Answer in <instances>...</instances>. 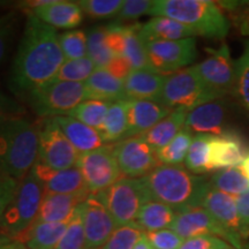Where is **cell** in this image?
I'll return each instance as SVG.
<instances>
[{
  "instance_id": "obj_37",
  "label": "cell",
  "mask_w": 249,
  "mask_h": 249,
  "mask_svg": "<svg viewBox=\"0 0 249 249\" xmlns=\"http://www.w3.org/2000/svg\"><path fill=\"white\" fill-rule=\"evenodd\" d=\"M95 71V64L89 57L65 60L54 79L66 82L85 83Z\"/></svg>"
},
{
  "instance_id": "obj_32",
  "label": "cell",
  "mask_w": 249,
  "mask_h": 249,
  "mask_svg": "<svg viewBox=\"0 0 249 249\" xmlns=\"http://www.w3.org/2000/svg\"><path fill=\"white\" fill-rule=\"evenodd\" d=\"M211 141H213V135H208V134L194 136L185 160L187 170L197 176H203L205 173L211 172Z\"/></svg>"
},
{
  "instance_id": "obj_45",
  "label": "cell",
  "mask_w": 249,
  "mask_h": 249,
  "mask_svg": "<svg viewBox=\"0 0 249 249\" xmlns=\"http://www.w3.org/2000/svg\"><path fill=\"white\" fill-rule=\"evenodd\" d=\"M144 234L154 249H179L185 241L181 236L171 229L145 232Z\"/></svg>"
},
{
  "instance_id": "obj_33",
  "label": "cell",
  "mask_w": 249,
  "mask_h": 249,
  "mask_svg": "<svg viewBox=\"0 0 249 249\" xmlns=\"http://www.w3.org/2000/svg\"><path fill=\"white\" fill-rule=\"evenodd\" d=\"M210 186L233 197L249 191V181L240 167H230L218 171L210 179Z\"/></svg>"
},
{
  "instance_id": "obj_18",
  "label": "cell",
  "mask_w": 249,
  "mask_h": 249,
  "mask_svg": "<svg viewBox=\"0 0 249 249\" xmlns=\"http://www.w3.org/2000/svg\"><path fill=\"white\" fill-rule=\"evenodd\" d=\"M172 112L160 103L149 101H129L127 99V128L126 139L142 136L156 126L160 120Z\"/></svg>"
},
{
  "instance_id": "obj_46",
  "label": "cell",
  "mask_w": 249,
  "mask_h": 249,
  "mask_svg": "<svg viewBox=\"0 0 249 249\" xmlns=\"http://www.w3.org/2000/svg\"><path fill=\"white\" fill-rule=\"evenodd\" d=\"M18 182H20L18 180L5 176V174L0 176V226H1L2 218L5 216L8 205L13 201Z\"/></svg>"
},
{
  "instance_id": "obj_29",
  "label": "cell",
  "mask_w": 249,
  "mask_h": 249,
  "mask_svg": "<svg viewBox=\"0 0 249 249\" xmlns=\"http://www.w3.org/2000/svg\"><path fill=\"white\" fill-rule=\"evenodd\" d=\"M177 214L178 213L169 205L151 200L141 208L135 224L144 233L171 229Z\"/></svg>"
},
{
  "instance_id": "obj_30",
  "label": "cell",
  "mask_w": 249,
  "mask_h": 249,
  "mask_svg": "<svg viewBox=\"0 0 249 249\" xmlns=\"http://www.w3.org/2000/svg\"><path fill=\"white\" fill-rule=\"evenodd\" d=\"M127 128V99L112 103L102 127L98 129L104 143L113 144L126 139Z\"/></svg>"
},
{
  "instance_id": "obj_7",
  "label": "cell",
  "mask_w": 249,
  "mask_h": 249,
  "mask_svg": "<svg viewBox=\"0 0 249 249\" xmlns=\"http://www.w3.org/2000/svg\"><path fill=\"white\" fill-rule=\"evenodd\" d=\"M31 108L37 116L55 118L67 116L77 105L87 101L85 83L52 80L27 95Z\"/></svg>"
},
{
  "instance_id": "obj_10",
  "label": "cell",
  "mask_w": 249,
  "mask_h": 249,
  "mask_svg": "<svg viewBox=\"0 0 249 249\" xmlns=\"http://www.w3.org/2000/svg\"><path fill=\"white\" fill-rule=\"evenodd\" d=\"M80 154L55 124L53 118L45 119L38 127L37 161L53 170H68L76 166Z\"/></svg>"
},
{
  "instance_id": "obj_52",
  "label": "cell",
  "mask_w": 249,
  "mask_h": 249,
  "mask_svg": "<svg viewBox=\"0 0 249 249\" xmlns=\"http://www.w3.org/2000/svg\"><path fill=\"white\" fill-rule=\"evenodd\" d=\"M133 249H154V247H152L150 242H149L145 234H143L141 238H140V240L136 242V245L134 246Z\"/></svg>"
},
{
  "instance_id": "obj_56",
  "label": "cell",
  "mask_w": 249,
  "mask_h": 249,
  "mask_svg": "<svg viewBox=\"0 0 249 249\" xmlns=\"http://www.w3.org/2000/svg\"><path fill=\"white\" fill-rule=\"evenodd\" d=\"M248 5H249V2H248Z\"/></svg>"
},
{
  "instance_id": "obj_13",
  "label": "cell",
  "mask_w": 249,
  "mask_h": 249,
  "mask_svg": "<svg viewBox=\"0 0 249 249\" xmlns=\"http://www.w3.org/2000/svg\"><path fill=\"white\" fill-rule=\"evenodd\" d=\"M114 152L124 178L141 179L160 165L156 150L143 136L118 142L114 144Z\"/></svg>"
},
{
  "instance_id": "obj_23",
  "label": "cell",
  "mask_w": 249,
  "mask_h": 249,
  "mask_svg": "<svg viewBox=\"0 0 249 249\" xmlns=\"http://www.w3.org/2000/svg\"><path fill=\"white\" fill-rule=\"evenodd\" d=\"M246 154L245 144L238 134L226 132L219 136H213L210 147L211 171L238 167Z\"/></svg>"
},
{
  "instance_id": "obj_5",
  "label": "cell",
  "mask_w": 249,
  "mask_h": 249,
  "mask_svg": "<svg viewBox=\"0 0 249 249\" xmlns=\"http://www.w3.org/2000/svg\"><path fill=\"white\" fill-rule=\"evenodd\" d=\"M44 193V186L33 171L20 180L13 201L8 205L0 226V231L6 238H18L35 222Z\"/></svg>"
},
{
  "instance_id": "obj_6",
  "label": "cell",
  "mask_w": 249,
  "mask_h": 249,
  "mask_svg": "<svg viewBox=\"0 0 249 249\" xmlns=\"http://www.w3.org/2000/svg\"><path fill=\"white\" fill-rule=\"evenodd\" d=\"M219 98L217 92L205 85L196 67L191 66L167 75L160 104L171 110L182 107L192 111Z\"/></svg>"
},
{
  "instance_id": "obj_31",
  "label": "cell",
  "mask_w": 249,
  "mask_h": 249,
  "mask_svg": "<svg viewBox=\"0 0 249 249\" xmlns=\"http://www.w3.org/2000/svg\"><path fill=\"white\" fill-rule=\"evenodd\" d=\"M140 27L141 24L124 26V58L129 62L132 70H150L145 44L140 36Z\"/></svg>"
},
{
  "instance_id": "obj_27",
  "label": "cell",
  "mask_w": 249,
  "mask_h": 249,
  "mask_svg": "<svg viewBox=\"0 0 249 249\" xmlns=\"http://www.w3.org/2000/svg\"><path fill=\"white\" fill-rule=\"evenodd\" d=\"M87 101L114 103L126 99L124 81L112 76L104 68H96L92 75L85 82Z\"/></svg>"
},
{
  "instance_id": "obj_39",
  "label": "cell",
  "mask_w": 249,
  "mask_h": 249,
  "mask_svg": "<svg viewBox=\"0 0 249 249\" xmlns=\"http://www.w3.org/2000/svg\"><path fill=\"white\" fill-rule=\"evenodd\" d=\"M235 97L249 113V39L245 43L241 57L235 62Z\"/></svg>"
},
{
  "instance_id": "obj_22",
  "label": "cell",
  "mask_w": 249,
  "mask_h": 249,
  "mask_svg": "<svg viewBox=\"0 0 249 249\" xmlns=\"http://www.w3.org/2000/svg\"><path fill=\"white\" fill-rule=\"evenodd\" d=\"M202 208H204L227 231L242 239V227L236 209L235 197L210 186L202 202Z\"/></svg>"
},
{
  "instance_id": "obj_21",
  "label": "cell",
  "mask_w": 249,
  "mask_h": 249,
  "mask_svg": "<svg viewBox=\"0 0 249 249\" xmlns=\"http://www.w3.org/2000/svg\"><path fill=\"white\" fill-rule=\"evenodd\" d=\"M185 128L193 135L219 136L225 130V108L219 101H213L188 112Z\"/></svg>"
},
{
  "instance_id": "obj_55",
  "label": "cell",
  "mask_w": 249,
  "mask_h": 249,
  "mask_svg": "<svg viewBox=\"0 0 249 249\" xmlns=\"http://www.w3.org/2000/svg\"><path fill=\"white\" fill-rule=\"evenodd\" d=\"M229 249H231V248H229Z\"/></svg>"
},
{
  "instance_id": "obj_48",
  "label": "cell",
  "mask_w": 249,
  "mask_h": 249,
  "mask_svg": "<svg viewBox=\"0 0 249 249\" xmlns=\"http://www.w3.org/2000/svg\"><path fill=\"white\" fill-rule=\"evenodd\" d=\"M23 108L14 101L8 97L0 88V124L15 117H22Z\"/></svg>"
},
{
  "instance_id": "obj_20",
  "label": "cell",
  "mask_w": 249,
  "mask_h": 249,
  "mask_svg": "<svg viewBox=\"0 0 249 249\" xmlns=\"http://www.w3.org/2000/svg\"><path fill=\"white\" fill-rule=\"evenodd\" d=\"M166 77L151 70H133L124 80L126 99L160 103Z\"/></svg>"
},
{
  "instance_id": "obj_1",
  "label": "cell",
  "mask_w": 249,
  "mask_h": 249,
  "mask_svg": "<svg viewBox=\"0 0 249 249\" xmlns=\"http://www.w3.org/2000/svg\"><path fill=\"white\" fill-rule=\"evenodd\" d=\"M65 62L59 34L54 28L28 14L26 27L9 73V88L17 95L28 93L54 80Z\"/></svg>"
},
{
  "instance_id": "obj_36",
  "label": "cell",
  "mask_w": 249,
  "mask_h": 249,
  "mask_svg": "<svg viewBox=\"0 0 249 249\" xmlns=\"http://www.w3.org/2000/svg\"><path fill=\"white\" fill-rule=\"evenodd\" d=\"M88 36V57L96 68H105L113 60L114 54L105 43V27H95L87 34Z\"/></svg>"
},
{
  "instance_id": "obj_40",
  "label": "cell",
  "mask_w": 249,
  "mask_h": 249,
  "mask_svg": "<svg viewBox=\"0 0 249 249\" xmlns=\"http://www.w3.org/2000/svg\"><path fill=\"white\" fill-rule=\"evenodd\" d=\"M55 249H87L86 234L83 226V214L81 204L74 211L66 232L62 235Z\"/></svg>"
},
{
  "instance_id": "obj_15",
  "label": "cell",
  "mask_w": 249,
  "mask_h": 249,
  "mask_svg": "<svg viewBox=\"0 0 249 249\" xmlns=\"http://www.w3.org/2000/svg\"><path fill=\"white\" fill-rule=\"evenodd\" d=\"M87 249H101L117 230V223L97 195L90 194L81 204Z\"/></svg>"
},
{
  "instance_id": "obj_28",
  "label": "cell",
  "mask_w": 249,
  "mask_h": 249,
  "mask_svg": "<svg viewBox=\"0 0 249 249\" xmlns=\"http://www.w3.org/2000/svg\"><path fill=\"white\" fill-rule=\"evenodd\" d=\"M188 112L187 108H174L169 116L160 120L142 136L156 151L160 150L169 144L183 129Z\"/></svg>"
},
{
  "instance_id": "obj_24",
  "label": "cell",
  "mask_w": 249,
  "mask_h": 249,
  "mask_svg": "<svg viewBox=\"0 0 249 249\" xmlns=\"http://www.w3.org/2000/svg\"><path fill=\"white\" fill-rule=\"evenodd\" d=\"M53 119L79 154H85L104 145L101 133L97 129L70 116H59Z\"/></svg>"
},
{
  "instance_id": "obj_26",
  "label": "cell",
  "mask_w": 249,
  "mask_h": 249,
  "mask_svg": "<svg viewBox=\"0 0 249 249\" xmlns=\"http://www.w3.org/2000/svg\"><path fill=\"white\" fill-rule=\"evenodd\" d=\"M71 219L60 223H33L15 240L22 242L28 249H55Z\"/></svg>"
},
{
  "instance_id": "obj_14",
  "label": "cell",
  "mask_w": 249,
  "mask_h": 249,
  "mask_svg": "<svg viewBox=\"0 0 249 249\" xmlns=\"http://www.w3.org/2000/svg\"><path fill=\"white\" fill-rule=\"evenodd\" d=\"M207 51L209 55L195 67L205 85L222 97L234 89L235 62L226 44L218 49H207Z\"/></svg>"
},
{
  "instance_id": "obj_38",
  "label": "cell",
  "mask_w": 249,
  "mask_h": 249,
  "mask_svg": "<svg viewBox=\"0 0 249 249\" xmlns=\"http://www.w3.org/2000/svg\"><path fill=\"white\" fill-rule=\"evenodd\" d=\"M65 60L88 57V36L83 30H68L59 35Z\"/></svg>"
},
{
  "instance_id": "obj_9",
  "label": "cell",
  "mask_w": 249,
  "mask_h": 249,
  "mask_svg": "<svg viewBox=\"0 0 249 249\" xmlns=\"http://www.w3.org/2000/svg\"><path fill=\"white\" fill-rule=\"evenodd\" d=\"M85 179L90 194H98L124 178L118 165L114 144H104L80 154L76 166Z\"/></svg>"
},
{
  "instance_id": "obj_44",
  "label": "cell",
  "mask_w": 249,
  "mask_h": 249,
  "mask_svg": "<svg viewBox=\"0 0 249 249\" xmlns=\"http://www.w3.org/2000/svg\"><path fill=\"white\" fill-rule=\"evenodd\" d=\"M18 17L15 12L0 14V64L4 60L18 26Z\"/></svg>"
},
{
  "instance_id": "obj_16",
  "label": "cell",
  "mask_w": 249,
  "mask_h": 249,
  "mask_svg": "<svg viewBox=\"0 0 249 249\" xmlns=\"http://www.w3.org/2000/svg\"><path fill=\"white\" fill-rule=\"evenodd\" d=\"M28 14L35 15L42 22L54 29L71 30L85 20V13L76 1L48 0Z\"/></svg>"
},
{
  "instance_id": "obj_11",
  "label": "cell",
  "mask_w": 249,
  "mask_h": 249,
  "mask_svg": "<svg viewBox=\"0 0 249 249\" xmlns=\"http://www.w3.org/2000/svg\"><path fill=\"white\" fill-rule=\"evenodd\" d=\"M145 51L150 70L163 75H171L191 66L197 57L195 37L145 43Z\"/></svg>"
},
{
  "instance_id": "obj_53",
  "label": "cell",
  "mask_w": 249,
  "mask_h": 249,
  "mask_svg": "<svg viewBox=\"0 0 249 249\" xmlns=\"http://www.w3.org/2000/svg\"><path fill=\"white\" fill-rule=\"evenodd\" d=\"M240 170L242 171V173L245 174V177L249 181V150L247 151L244 160H242V163L240 164Z\"/></svg>"
},
{
  "instance_id": "obj_41",
  "label": "cell",
  "mask_w": 249,
  "mask_h": 249,
  "mask_svg": "<svg viewBox=\"0 0 249 249\" xmlns=\"http://www.w3.org/2000/svg\"><path fill=\"white\" fill-rule=\"evenodd\" d=\"M83 13L95 20L117 18L123 8L124 0H80L76 1Z\"/></svg>"
},
{
  "instance_id": "obj_42",
  "label": "cell",
  "mask_w": 249,
  "mask_h": 249,
  "mask_svg": "<svg viewBox=\"0 0 249 249\" xmlns=\"http://www.w3.org/2000/svg\"><path fill=\"white\" fill-rule=\"evenodd\" d=\"M143 234L144 232L136 224L118 226L101 249H133Z\"/></svg>"
},
{
  "instance_id": "obj_19",
  "label": "cell",
  "mask_w": 249,
  "mask_h": 249,
  "mask_svg": "<svg viewBox=\"0 0 249 249\" xmlns=\"http://www.w3.org/2000/svg\"><path fill=\"white\" fill-rule=\"evenodd\" d=\"M89 192L77 194H57L46 192L34 223H60L70 220L74 211L87 200Z\"/></svg>"
},
{
  "instance_id": "obj_12",
  "label": "cell",
  "mask_w": 249,
  "mask_h": 249,
  "mask_svg": "<svg viewBox=\"0 0 249 249\" xmlns=\"http://www.w3.org/2000/svg\"><path fill=\"white\" fill-rule=\"evenodd\" d=\"M177 234H179L183 240L197 236H217L223 239L227 244L235 249H244V241L240 236L227 231L217 222L204 208H193L177 214L173 225L171 226Z\"/></svg>"
},
{
  "instance_id": "obj_51",
  "label": "cell",
  "mask_w": 249,
  "mask_h": 249,
  "mask_svg": "<svg viewBox=\"0 0 249 249\" xmlns=\"http://www.w3.org/2000/svg\"><path fill=\"white\" fill-rule=\"evenodd\" d=\"M0 249H28L22 242L11 238H0Z\"/></svg>"
},
{
  "instance_id": "obj_47",
  "label": "cell",
  "mask_w": 249,
  "mask_h": 249,
  "mask_svg": "<svg viewBox=\"0 0 249 249\" xmlns=\"http://www.w3.org/2000/svg\"><path fill=\"white\" fill-rule=\"evenodd\" d=\"M231 246L217 236L205 235L187 239L179 249H229Z\"/></svg>"
},
{
  "instance_id": "obj_25",
  "label": "cell",
  "mask_w": 249,
  "mask_h": 249,
  "mask_svg": "<svg viewBox=\"0 0 249 249\" xmlns=\"http://www.w3.org/2000/svg\"><path fill=\"white\" fill-rule=\"evenodd\" d=\"M140 36L143 43L160 40H179L196 37L197 34L185 24L166 17H154L148 22L141 24Z\"/></svg>"
},
{
  "instance_id": "obj_43",
  "label": "cell",
  "mask_w": 249,
  "mask_h": 249,
  "mask_svg": "<svg viewBox=\"0 0 249 249\" xmlns=\"http://www.w3.org/2000/svg\"><path fill=\"white\" fill-rule=\"evenodd\" d=\"M152 6L154 0H126L119 14L117 15L114 23L121 24L123 22L134 21L144 15H150Z\"/></svg>"
},
{
  "instance_id": "obj_50",
  "label": "cell",
  "mask_w": 249,
  "mask_h": 249,
  "mask_svg": "<svg viewBox=\"0 0 249 249\" xmlns=\"http://www.w3.org/2000/svg\"><path fill=\"white\" fill-rule=\"evenodd\" d=\"M104 70H107L112 76H114L116 79L121 81L126 80L130 71H133L129 62L124 57H116Z\"/></svg>"
},
{
  "instance_id": "obj_35",
  "label": "cell",
  "mask_w": 249,
  "mask_h": 249,
  "mask_svg": "<svg viewBox=\"0 0 249 249\" xmlns=\"http://www.w3.org/2000/svg\"><path fill=\"white\" fill-rule=\"evenodd\" d=\"M111 104L112 103L102 101H85L71 111L67 116L98 130L104 123Z\"/></svg>"
},
{
  "instance_id": "obj_34",
  "label": "cell",
  "mask_w": 249,
  "mask_h": 249,
  "mask_svg": "<svg viewBox=\"0 0 249 249\" xmlns=\"http://www.w3.org/2000/svg\"><path fill=\"white\" fill-rule=\"evenodd\" d=\"M193 139H194V135L183 127L181 132L169 144L156 151L160 164L171 165V166L182 165V163H185Z\"/></svg>"
},
{
  "instance_id": "obj_2",
  "label": "cell",
  "mask_w": 249,
  "mask_h": 249,
  "mask_svg": "<svg viewBox=\"0 0 249 249\" xmlns=\"http://www.w3.org/2000/svg\"><path fill=\"white\" fill-rule=\"evenodd\" d=\"M141 179L151 200L169 205L177 213L202 207L210 188V179L192 173L182 165H160Z\"/></svg>"
},
{
  "instance_id": "obj_8",
  "label": "cell",
  "mask_w": 249,
  "mask_h": 249,
  "mask_svg": "<svg viewBox=\"0 0 249 249\" xmlns=\"http://www.w3.org/2000/svg\"><path fill=\"white\" fill-rule=\"evenodd\" d=\"M95 195L110 211L118 226L135 224L141 208L151 201L142 179L121 178Z\"/></svg>"
},
{
  "instance_id": "obj_4",
  "label": "cell",
  "mask_w": 249,
  "mask_h": 249,
  "mask_svg": "<svg viewBox=\"0 0 249 249\" xmlns=\"http://www.w3.org/2000/svg\"><path fill=\"white\" fill-rule=\"evenodd\" d=\"M150 15L173 18L208 38H225L231 28L219 6L209 0H154Z\"/></svg>"
},
{
  "instance_id": "obj_17",
  "label": "cell",
  "mask_w": 249,
  "mask_h": 249,
  "mask_svg": "<svg viewBox=\"0 0 249 249\" xmlns=\"http://www.w3.org/2000/svg\"><path fill=\"white\" fill-rule=\"evenodd\" d=\"M31 171L43 183L46 192L57 194H77L89 192L87 189L85 179L77 167L68 170H53L36 161Z\"/></svg>"
},
{
  "instance_id": "obj_54",
  "label": "cell",
  "mask_w": 249,
  "mask_h": 249,
  "mask_svg": "<svg viewBox=\"0 0 249 249\" xmlns=\"http://www.w3.org/2000/svg\"><path fill=\"white\" fill-rule=\"evenodd\" d=\"M0 176H2V173H1V172H0Z\"/></svg>"
},
{
  "instance_id": "obj_49",
  "label": "cell",
  "mask_w": 249,
  "mask_h": 249,
  "mask_svg": "<svg viewBox=\"0 0 249 249\" xmlns=\"http://www.w3.org/2000/svg\"><path fill=\"white\" fill-rule=\"evenodd\" d=\"M236 209L242 227V239L249 236V191L235 197Z\"/></svg>"
},
{
  "instance_id": "obj_3",
  "label": "cell",
  "mask_w": 249,
  "mask_h": 249,
  "mask_svg": "<svg viewBox=\"0 0 249 249\" xmlns=\"http://www.w3.org/2000/svg\"><path fill=\"white\" fill-rule=\"evenodd\" d=\"M38 157V127L23 117L0 124V172L20 181Z\"/></svg>"
}]
</instances>
